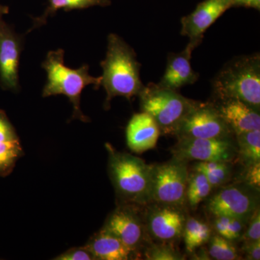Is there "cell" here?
<instances>
[{
	"mask_svg": "<svg viewBox=\"0 0 260 260\" xmlns=\"http://www.w3.org/2000/svg\"><path fill=\"white\" fill-rule=\"evenodd\" d=\"M101 66V86L107 92L106 109L114 98L124 97L130 101L144 88L140 79L141 64L137 60L135 51L116 34H111L108 37L107 55Z\"/></svg>",
	"mask_w": 260,
	"mask_h": 260,
	"instance_id": "obj_1",
	"label": "cell"
},
{
	"mask_svg": "<svg viewBox=\"0 0 260 260\" xmlns=\"http://www.w3.org/2000/svg\"><path fill=\"white\" fill-rule=\"evenodd\" d=\"M217 101L235 99L259 111V53L238 56L225 64L212 82Z\"/></svg>",
	"mask_w": 260,
	"mask_h": 260,
	"instance_id": "obj_2",
	"label": "cell"
},
{
	"mask_svg": "<svg viewBox=\"0 0 260 260\" xmlns=\"http://www.w3.org/2000/svg\"><path fill=\"white\" fill-rule=\"evenodd\" d=\"M109 177L123 204L146 205L152 201V165L131 154L116 151L107 143Z\"/></svg>",
	"mask_w": 260,
	"mask_h": 260,
	"instance_id": "obj_3",
	"label": "cell"
},
{
	"mask_svg": "<svg viewBox=\"0 0 260 260\" xmlns=\"http://www.w3.org/2000/svg\"><path fill=\"white\" fill-rule=\"evenodd\" d=\"M64 51L59 49L48 53L42 68L47 74V83L42 92L43 97L64 95L69 99L73 106V119L88 122L89 118L80 109V96L83 89L93 85L95 89L101 86L102 76L89 74V66L83 64L78 69H71L64 64Z\"/></svg>",
	"mask_w": 260,
	"mask_h": 260,
	"instance_id": "obj_4",
	"label": "cell"
},
{
	"mask_svg": "<svg viewBox=\"0 0 260 260\" xmlns=\"http://www.w3.org/2000/svg\"><path fill=\"white\" fill-rule=\"evenodd\" d=\"M138 95L142 111L155 119L162 135H175L181 121L197 104L176 90L152 83L144 86Z\"/></svg>",
	"mask_w": 260,
	"mask_h": 260,
	"instance_id": "obj_5",
	"label": "cell"
},
{
	"mask_svg": "<svg viewBox=\"0 0 260 260\" xmlns=\"http://www.w3.org/2000/svg\"><path fill=\"white\" fill-rule=\"evenodd\" d=\"M188 174L186 162L173 158L152 165L151 198L158 204L181 208L186 202Z\"/></svg>",
	"mask_w": 260,
	"mask_h": 260,
	"instance_id": "obj_6",
	"label": "cell"
},
{
	"mask_svg": "<svg viewBox=\"0 0 260 260\" xmlns=\"http://www.w3.org/2000/svg\"><path fill=\"white\" fill-rule=\"evenodd\" d=\"M234 134L213 103L197 102L176 132L178 138H225Z\"/></svg>",
	"mask_w": 260,
	"mask_h": 260,
	"instance_id": "obj_7",
	"label": "cell"
},
{
	"mask_svg": "<svg viewBox=\"0 0 260 260\" xmlns=\"http://www.w3.org/2000/svg\"><path fill=\"white\" fill-rule=\"evenodd\" d=\"M174 158L187 162L220 161L230 162L237 155V145L232 138H178L172 149Z\"/></svg>",
	"mask_w": 260,
	"mask_h": 260,
	"instance_id": "obj_8",
	"label": "cell"
},
{
	"mask_svg": "<svg viewBox=\"0 0 260 260\" xmlns=\"http://www.w3.org/2000/svg\"><path fill=\"white\" fill-rule=\"evenodd\" d=\"M255 191L248 185L226 186L208 200L207 210L214 217H229L247 223L259 208Z\"/></svg>",
	"mask_w": 260,
	"mask_h": 260,
	"instance_id": "obj_9",
	"label": "cell"
},
{
	"mask_svg": "<svg viewBox=\"0 0 260 260\" xmlns=\"http://www.w3.org/2000/svg\"><path fill=\"white\" fill-rule=\"evenodd\" d=\"M103 229L119 238L135 254L144 242L145 227L135 205H119L109 215Z\"/></svg>",
	"mask_w": 260,
	"mask_h": 260,
	"instance_id": "obj_10",
	"label": "cell"
},
{
	"mask_svg": "<svg viewBox=\"0 0 260 260\" xmlns=\"http://www.w3.org/2000/svg\"><path fill=\"white\" fill-rule=\"evenodd\" d=\"M23 37L18 35L0 16V83L3 88L18 90L19 63Z\"/></svg>",
	"mask_w": 260,
	"mask_h": 260,
	"instance_id": "obj_11",
	"label": "cell"
},
{
	"mask_svg": "<svg viewBox=\"0 0 260 260\" xmlns=\"http://www.w3.org/2000/svg\"><path fill=\"white\" fill-rule=\"evenodd\" d=\"M231 8L233 0H204L192 13L181 18V35L198 47L208 28Z\"/></svg>",
	"mask_w": 260,
	"mask_h": 260,
	"instance_id": "obj_12",
	"label": "cell"
},
{
	"mask_svg": "<svg viewBox=\"0 0 260 260\" xmlns=\"http://www.w3.org/2000/svg\"><path fill=\"white\" fill-rule=\"evenodd\" d=\"M186 217L180 208L160 205L149 210L147 224L150 235L162 243H171L182 236Z\"/></svg>",
	"mask_w": 260,
	"mask_h": 260,
	"instance_id": "obj_13",
	"label": "cell"
},
{
	"mask_svg": "<svg viewBox=\"0 0 260 260\" xmlns=\"http://www.w3.org/2000/svg\"><path fill=\"white\" fill-rule=\"evenodd\" d=\"M189 42L180 53H170L168 56L167 68L161 80L157 85L161 88L177 91L181 87L191 85L199 78V74L191 68L190 59L195 48Z\"/></svg>",
	"mask_w": 260,
	"mask_h": 260,
	"instance_id": "obj_14",
	"label": "cell"
},
{
	"mask_svg": "<svg viewBox=\"0 0 260 260\" xmlns=\"http://www.w3.org/2000/svg\"><path fill=\"white\" fill-rule=\"evenodd\" d=\"M218 102L214 105L234 134L260 129L259 111L238 99Z\"/></svg>",
	"mask_w": 260,
	"mask_h": 260,
	"instance_id": "obj_15",
	"label": "cell"
},
{
	"mask_svg": "<svg viewBox=\"0 0 260 260\" xmlns=\"http://www.w3.org/2000/svg\"><path fill=\"white\" fill-rule=\"evenodd\" d=\"M160 128L155 119L148 113L135 114L130 119L126 129V143L130 150L141 153L155 148Z\"/></svg>",
	"mask_w": 260,
	"mask_h": 260,
	"instance_id": "obj_16",
	"label": "cell"
},
{
	"mask_svg": "<svg viewBox=\"0 0 260 260\" xmlns=\"http://www.w3.org/2000/svg\"><path fill=\"white\" fill-rule=\"evenodd\" d=\"M85 246L95 259L126 260L135 254L119 238L103 228Z\"/></svg>",
	"mask_w": 260,
	"mask_h": 260,
	"instance_id": "obj_17",
	"label": "cell"
},
{
	"mask_svg": "<svg viewBox=\"0 0 260 260\" xmlns=\"http://www.w3.org/2000/svg\"><path fill=\"white\" fill-rule=\"evenodd\" d=\"M111 5V0H48L47 8L44 13L32 18V25L28 32L45 25L49 17L55 15L59 10L68 12L73 10H83L92 7H107Z\"/></svg>",
	"mask_w": 260,
	"mask_h": 260,
	"instance_id": "obj_18",
	"label": "cell"
},
{
	"mask_svg": "<svg viewBox=\"0 0 260 260\" xmlns=\"http://www.w3.org/2000/svg\"><path fill=\"white\" fill-rule=\"evenodd\" d=\"M182 237L186 251L192 254L200 246L208 242L212 237V229L202 220L189 218L186 220Z\"/></svg>",
	"mask_w": 260,
	"mask_h": 260,
	"instance_id": "obj_19",
	"label": "cell"
},
{
	"mask_svg": "<svg viewBox=\"0 0 260 260\" xmlns=\"http://www.w3.org/2000/svg\"><path fill=\"white\" fill-rule=\"evenodd\" d=\"M237 153L246 167L260 162V129L235 134Z\"/></svg>",
	"mask_w": 260,
	"mask_h": 260,
	"instance_id": "obj_20",
	"label": "cell"
},
{
	"mask_svg": "<svg viewBox=\"0 0 260 260\" xmlns=\"http://www.w3.org/2000/svg\"><path fill=\"white\" fill-rule=\"evenodd\" d=\"M213 187L201 172L194 171L188 177L186 189V201L191 208H195L200 203L210 196Z\"/></svg>",
	"mask_w": 260,
	"mask_h": 260,
	"instance_id": "obj_21",
	"label": "cell"
},
{
	"mask_svg": "<svg viewBox=\"0 0 260 260\" xmlns=\"http://www.w3.org/2000/svg\"><path fill=\"white\" fill-rule=\"evenodd\" d=\"M194 171L204 174L213 188L223 185L231 176L229 162L220 161H198Z\"/></svg>",
	"mask_w": 260,
	"mask_h": 260,
	"instance_id": "obj_22",
	"label": "cell"
},
{
	"mask_svg": "<svg viewBox=\"0 0 260 260\" xmlns=\"http://www.w3.org/2000/svg\"><path fill=\"white\" fill-rule=\"evenodd\" d=\"M23 154L20 140L0 142V176L9 175Z\"/></svg>",
	"mask_w": 260,
	"mask_h": 260,
	"instance_id": "obj_23",
	"label": "cell"
},
{
	"mask_svg": "<svg viewBox=\"0 0 260 260\" xmlns=\"http://www.w3.org/2000/svg\"><path fill=\"white\" fill-rule=\"evenodd\" d=\"M208 254L216 260H234L239 259V254L232 241L217 235L210 237L208 241Z\"/></svg>",
	"mask_w": 260,
	"mask_h": 260,
	"instance_id": "obj_24",
	"label": "cell"
},
{
	"mask_svg": "<svg viewBox=\"0 0 260 260\" xmlns=\"http://www.w3.org/2000/svg\"><path fill=\"white\" fill-rule=\"evenodd\" d=\"M168 243L152 245L145 253V259L149 260H181L184 259L179 251Z\"/></svg>",
	"mask_w": 260,
	"mask_h": 260,
	"instance_id": "obj_25",
	"label": "cell"
},
{
	"mask_svg": "<svg viewBox=\"0 0 260 260\" xmlns=\"http://www.w3.org/2000/svg\"><path fill=\"white\" fill-rule=\"evenodd\" d=\"M245 232L243 234L244 242L260 240V212L259 208L254 211L249 221Z\"/></svg>",
	"mask_w": 260,
	"mask_h": 260,
	"instance_id": "obj_26",
	"label": "cell"
},
{
	"mask_svg": "<svg viewBox=\"0 0 260 260\" xmlns=\"http://www.w3.org/2000/svg\"><path fill=\"white\" fill-rule=\"evenodd\" d=\"M19 140L16 132L3 111H0V142Z\"/></svg>",
	"mask_w": 260,
	"mask_h": 260,
	"instance_id": "obj_27",
	"label": "cell"
},
{
	"mask_svg": "<svg viewBox=\"0 0 260 260\" xmlns=\"http://www.w3.org/2000/svg\"><path fill=\"white\" fill-rule=\"evenodd\" d=\"M246 223H247L239 219L229 217L225 239L232 242L240 239L244 234Z\"/></svg>",
	"mask_w": 260,
	"mask_h": 260,
	"instance_id": "obj_28",
	"label": "cell"
},
{
	"mask_svg": "<svg viewBox=\"0 0 260 260\" xmlns=\"http://www.w3.org/2000/svg\"><path fill=\"white\" fill-rule=\"evenodd\" d=\"M54 259L56 260H93V256L90 251L85 247L73 248L64 251Z\"/></svg>",
	"mask_w": 260,
	"mask_h": 260,
	"instance_id": "obj_29",
	"label": "cell"
},
{
	"mask_svg": "<svg viewBox=\"0 0 260 260\" xmlns=\"http://www.w3.org/2000/svg\"><path fill=\"white\" fill-rule=\"evenodd\" d=\"M245 181L246 185L250 186L256 191L260 188V162L246 167Z\"/></svg>",
	"mask_w": 260,
	"mask_h": 260,
	"instance_id": "obj_30",
	"label": "cell"
},
{
	"mask_svg": "<svg viewBox=\"0 0 260 260\" xmlns=\"http://www.w3.org/2000/svg\"><path fill=\"white\" fill-rule=\"evenodd\" d=\"M243 251L245 253L247 259H260V240L244 242Z\"/></svg>",
	"mask_w": 260,
	"mask_h": 260,
	"instance_id": "obj_31",
	"label": "cell"
},
{
	"mask_svg": "<svg viewBox=\"0 0 260 260\" xmlns=\"http://www.w3.org/2000/svg\"><path fill=\"white\" fill-rule=\"evenodd\" d=\"M233 7L239 8H254L260 10V0H233Z\"/></svg>",
	"mask_w": 260,
	"mask_h": 260,
	"instance_id": "obj_32",
	"label": "cell"
},
{
	"mask_svg": "<svg viewBox=\"0 0 260 260\" xmlns=\"http://www.w3.org/2000/svg\"><path fill=\"white\" fill-rule=\"evenodd\" d=\"M8 13V7L3 6L0 4V16H2L3 14H6Z\"/></svg>",
	"mask_w": 260,
	"mask_h": 260,
	"instance_id": "obj_33",
	"label": "cell"
}]
</instances>
